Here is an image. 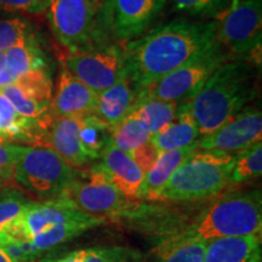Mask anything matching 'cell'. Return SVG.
Wrapping results in <instances>:
<instances>
[{
	"instance_id": "cell-1",
	"label": "cell",
	"mask_w": 262,
	"mask_h": 262,
	"mask_svg": "<svg viewBox=\"0 0 262 262\" xmlns=\"http://www.w3.org/2000/svg\"><path fill=\"white\" fill-rule=\"evenodd\" d=\"M216 42L215 21L172 19L126 42V73L140 94Z\"/></svg>"
},
{
	"instance_id": "cell-2",
	"label": "cell",
	"mask_w": 262,
	"mask_h": 262,
	"mask_svg": "<svg viewBox=\"0 0 262 262\" xmlns=\"http://www.w3.org/2000/svg\"><path fill=\"white\" fill-rule=\"evenodd\" d=\"M254 66L243 58L221 64L194 96L183 102L201 136L208 135L248 107L257 95Z\"/></svg>"
},
{
	"instance_id": "cell-3",
	"label": "cell",
	"mask_w": 262,
	"mask_h": 262,
	"mask_svg": "<svg viewBox=\"0 0 262 262\" xmlns=\"http://www.w3.org/2000/svg\"><path fill=\"white\" fill-rule=\"evenodd\" d=\"M106 221V217L81 211L70 199L62 195L51 201H32L24 215L5 234L29 242L42 256L58 245L73 241Z\"/></svg>"
},
{
	"instance_id": "cell-4",
	"label": "cell",
	"mask_w": 262,
	"mask_h": 262,
	"mask_svg": "<svg viewBox=\"0 0 262 262\" xmlns=\"http://www.w3.org/2000/svg\"><path fill=\"white\" fill-rule=\"evenodd\" d=\"M262 195L260 189L226 193L208 205L188 226L169 237L212 239L261 234Z\"/></svg>"
},
{
	"instance_id": "cell-5",
	"label": "cell",
	"mask_w": 262,
	"mask_h": 262,
	"mask_svg": "<svg viewBox=\"0 0 262 262\" xmlns=\"http://www.w3.org/2000/svg\"><path fill=\"white\" fill-rule=\"evenodd\" d=\"M235 156L195 149L180 164L158 194V201L194 202L212 198L229 186Z\"/></svg>"
},
{
	"instance_id": "cell-6",
	"label": "cell",
	"mask_w": 262,
	"mask_h": 262,
	"mask_svg": "<svg viewBox=\"0 0 262 262\" xmlns=\"http://www.w3.org/2000/svg\"><path fill=\"white\" fill-rule=\"evenodd\" d=\"M77 173L78 170L54 150L25 146L16 164L14 179L28 193L45 202L63 195Z\"/></svg>"
},
{
	"instance_id": "cell-7",
	"label": "cell",
	"mask_w": 262,
	"mask_h": 262,
	"mask_svg": "<svg viewBox=\"0 0 262 262\" xmlns=\"http://www.w3.org/2000/svg\"><path fill=\"white\" fill-rule=\"evenodd\" d=\"M229 60L232 55L216 42L139 95L165 102L183 103L194 96L211 74Z\"/></svg>"
},
{
	"instance_id": "cell-8",
	"label": "cell",
	"mask_w": 262,
	"mask_h": 262,
	"mask_svg": "<svg viewBox=\"0 0 262 262\" xmlns=\"http://www.w3.org/2000/svg\"><path fill=\"white\" fill-rule=\"evenodd\" d=\"M63 196L81 211L100 217L129 216L137 209L135 202L126 199L110 181L100 164L78 170Z\"/></svg>"
},
{
	"instance_id": "cell-9",
	"label": "cell",
	"mask_w": 262,
	"mask_h": 262,
	"mask_svg": "<svg viewBox=\"0 0 262 262\" xmlns=\"http://www.w3.org/2000/svg\"><path fill=\"white\" fill-rule=\"evenodd\" d=\"M45 12L55 37L70 54L96 47L97 11L88 0H49Z\"/></svg>"
},
{
	"instance_id": "cell-10",
	"label": "cell",
	"mask_w": 262,
	"mask_h": 262,
	"mask_svg": "<svg viewBox=\"0 0 262 262\" xmlns=\"http://www.w3.org/2000/svg\"><path fill=\"white\" fill-rule=\"evenodd\" d=\"M62 67L98 94L126 74L124 47L96 45L89 50L70 54L63 58Z\"/></svg>"
},
{
	"instance_id": "cell-11",
	"label": "cell",
	"mask_w": 262,
	"mask_h": 262,
	"mask_svg": "<svg viewBox=\"0 0 262 262\" xmlns=\"http://www.w3.org/2000/svg\"><path fill=\"white\" fill-rule=\"evenodd\" d=\"M215 22L216 41L229 54L244 58L253 49L261 45V0H248L231 6Z\"/></svg>"
},
{
	"instance_id": "cell-12",
	"label": "cell",
	"mask_w": 262,
	"mask_h": 262,
	"mask_svg": "<svg viewBox=\"0 0 262 262\" xmlns=\"http://www.w3.org/2000/svg\"><path fill=\"white\" fill-rule=\"evenodd\" d=\"M168 0H106L98 10L102 22L113 38L133 41L145 33L158 17Z\"/></svg>"
},
{
	"instance_id": "cell-13",
	"label": "cell",
	"mask_w": 262,
	"mask_h": 262,
	"mask_svg": "<svg viewBox=\"0 0 262 262\" xmlns=\"http://www.w3.org/2000/svg\"><path fill=\"white\" fill-rule=\"evenodd\" d=\"M262 140V113L258 108L245 107L220 127L201 137L198 148L238 156Z\"/></svg>"
},
{
	"instance_id": "cell-14",
	"label": "cell",
	"mask_w": 262,
	"mask_h": 262,
	"mask_svg": "<svg viewBox=\"0 0 262 262\" xmlns=\"http://www.w3.org/2000/svg\"><path fill=\"white\" fill-rule=\"evenodd\" d=\"M97 93L73 77L61 66L52 93L51 110L54 118H81L95 112Z\"/></svg>"
},
{
	"instance_id": "cell-15",
	"label": "cell",
	"mask_w": 262,
	"mask_h": 262,
	"mask_svg": "<svg viewBox=\"0 0 262 262\" xmlns=\"http://www.w3.org/2000/svg\"><path fill=\"white\" fill-rule=\"evenodd\" d=\"M98 163L110 181L129 201H137L142 195L145 173L129 153L108 143L100 156Z\"/></svg>"
},
{
	"instance_id": "cell-16",
	"label": "cell",
	"mask_w": 262,
	"mask_h": 262,
	"mask_svg": "<svg viewBox=\"0 0 262 262\" xmlns=\"http://www.w3.org/2000/svg\"><path fill=\"white\" fill-rule=\"evenodd\" d=\"M40 147L54 150L72 168L81 170L90 162L79 139V118H54Z\"/></svg>"
},
{
	"instance_id": "cell-17",
	"label": "cell",
	"mask_w": 262,
	"mask_h": 262,
	"mask_svg": "<svg viewBox=\"0 0 262 262\" xmlns=\"http://www.w3.org/2000/svg\"><path fill=\"white\" fill-rule=\"evenodd\" d=\"M137 95L139 94L126 73L112 86L97 94L94 116L113 129L130 113Z\"/></svg>"
},
{
	"instance_id": "cell-18",
	"label": "cell",
	"mask_w": 262,
	"mask_h": 262,
	"mask_svg": "<svg viewBox=\"0 0 262 262\" xmlns=\"http://www.w3.org/2000/svg\"><path fill=\"white\" fill-rule=\"evenodd\" d=\"M261 234L212 239L208 242L203 262H261Z\"/></svg>"
},
{
	"instance_id": "cell-19",
	"label": "cell",
	"mask_w": 262,
	"mask_h": 262,
	"mask_svg": "<svg viewBox=\"0 0 262 262\" xmlns=\"http://www.w3.org/2000/svg\"><path fill=\"white\" fill-rule=\"evenodd\" d=\"M201 137L192 113L185 103H180L172 122L152 135L150 142L158 152H164L196 145Z\"/></svg>"
},
{
	"instance_id": "cell-20",
	"label": "cell",
	"mask_w": 262,
	"mask_h": 262,
	"mask_svg": "<svg viewBox=\"0 0 262 262\" xmlns=\"http://www.w3.org/2000/svg\"><path fill=\"white\" fill-rule=\"evenodd\" d=\"M45 130L37 122L19 116L6 98L0 95V139L14 143L40 147Z\"/></svg>"
},
{
	"instance_id": "cell-21",
	"label": "cell",
	"mask_w": 262,
	"mask_h": 262,
	"mask_svg": "<svg viewBox=\"0 0 262 262\" xmlns=\"http://www.w3.org/2000/svg\"><path fill=\"white\" fill-rule=\"evenodd\" d=\"M195 149H198V143L185 148L158 152L155 164L145 175L141 199L158 201L159 192L171 178L173 171Z\"/></svg>"
},
{
	"instance_id": "cell-22",
	"label": "cell",
	"mask_w": 262,
	"mask_h": 262,
	"mask_svg": "<svg viewBox=\"0 0 262 262\" xmlns=\"http://www.w3.org/2000/svg\"><path fill=\"white\" fill-rule=\"evenodd\" d=\"M145 255L125 245H96L70 251L47 262H143Z\"/></svg>"
},
{
	"instance_id": "cell-23",
	"label": "cell",
	"mask_w": 262,
	"mask_h": 262,
	"mask_svg": "<svg viewBox=\"0 0 262 262\" xmlns=\"http://www.w3.org/2000/svg\"><path fill=\"white\" fill-rule=\"evenodd\" d=\"M4 57L5 70L11 74L14 81L16 78L32 71L48 68L44 52L33 34L26 38L24 41L6 50Z\"/></svg>"
},
{
	"instance_id": "cell-24",
	"label": "cell",
	"mask_w": 262,
	"mask_h": 262,
	"mask_svg": "<svg viewBox=\"0 0 262 262\" xmlns=\"http://www.w3.org/2000/svg\"><path fill=\"white\" fill-rule=\"evenodd\" d=\"M208 242L168 237L153 250L150 262H203Z\"/></svg>"
},
{
	"instance_id": "cell-25",
	"label": "cell",
	"mask_w": 262,
	"mask_h": 262,
	"mask_svg": "<svg viewBox=\"0 0 262 262\" xmlns=\"http://www.w3.org/2000/svg\"><path fill=\"white\" fill-rule=\"evenodd\" d=\"M152 139L148 124L137 114L130 112L112 129L110 143L123 152L131 153Z\"/></svg>"
},
{
	"instance_id": "cell-26",
	"label": "cell",
	"mask_w": 262,
	"mask_h": 262,
	"mask_svg": "<svg viewBox=\"0 0 262 262\" xmlns=\"http://www.w3.org/2000/svg\"><path fill=\"white\" fill-rule=\"evenodd\" d=\"M179 104L180 103L165 102V101L137 95L135 104L131 108L130 112L142 118L148 124L152 135H155L162 127L172 122L178 113Z\"/></svg>"
},
{
	"instance_id": "cell-27",
	"label": "cell",
	"mask_w": 262,
	"mask_h": 262,
	"mask_svg": "<svg viewBox=\"0 0 262 262\" xmlns=\"http://www.w3.org/2000/svg\"><path fill=\"white\" fill-rule=\"evenodd\" d=\"M112 127L101 122L94 114L79 118V139L84 152L90 160L100 159L101 153L110 143Z\"/></svg>"
},
{
	"instance_id": "cell-28",
	"label": "cell",
	"mask_w": 262,
	"mask_h": 262,
	"mask_svg": "<svg viewBox=\"0 0 262 262\" xmlns=\"http://www.w3.org/2000/svg\"><path fill=\"white\" fill-rule=\"evenodd\" d=\"M262 173V143H257L241 155L235 156L229 173V185H241L260 178Z\"/></svg>"
},
{
	"instance_id": "cell-29",
	"label": "cell",
	"mask_w": 262,
	"mask_h": 262,
	"mask_svg": "<svg viewBox=\"0 0 262 262\" xmlns=\"http://www.w3.org/2000/svg\"><path fill=\"white\" fill-rule=\"evenodd\" d=\"M173 9L193 17L214 18L215 21L231 6V0H170Z\"/></svg>"
},
{
	"instance_id": "cell-30",
	"label": "cell",
	"mask_w": 262,
	"mask_h": 262,
	"mask_svg": "<svg viewBox=\"0 0 262 262\" xmlns=\"http://www.w3.org/2000/svg\"><path fill=\"white\" fill-rule=\"evenodd\" d=\"M32 201L15 189H6L0 195V234L5 233L24 212Z\"/></svg>"
},
{
	"instance_id": "cell-31",
	"label": "cell",
	"mask_w": 262,
	"mask_h": 262,
	"mask_svg": "<svg viewBox=\"0 0 262 262\" xmlns=\"http://www.w3.org/2000/svg\"><path fill=\"white\" fill-rule=\"evenodd\" d=\"M31 34V25L24 18L0 19V52L9 50Z\"/></svg>"
},
{
	"instance_id": "cell-32",
	"label": "cell",
	"mask_w": 262,
	"mask_h": 262,
	"mask_svg": "<svg viewBox=\"0 0 262 262\" xmlns=\"http://www.w3.org/2000/svg\"><path fill=\"white\" fill-rule=\"evenodd\" d=\"M25 146L0 139V180L14 179L16 164Z\"/></svg>"
},
{
	"instance_id": "cell-33",
	"label": "cell",
	"mask_w": 262,
	"mask_h": 262,
	"mask_svg": "<svg viewBox=\"0 0 262 262\" xmlns=\"http://www.w3.org/2000/svg\"><path fill=\"white\" fill-rule=\"evenodd\" d=\"M48 5L49 0H0V10L6 12L42 14Z\"/></svg>"
},
{
	"instance_id": "cell-34",
	"label": "cell",
	"mask_w": 262,
	"mask_h": 262,
	"mask_svg": "<svg viewBox=\"0 0 262 262\" xmlns=\"http://www.w3.org/2000/svg\"><path fill=\"white\" fill-rule=\"evenodd\" d=\"M129 155L131 156V158L135 160L139 168L146 175L149 171V169L153 166V164H155L157 156H158V150L155 148V146L149 141V142H147L145 145L139 147V148L133 150Z\"/></svg>"
},
{
	"instance_id": "cell-35",
	"label": "cell",
	"mask_w": 262,
	"mask_h": 262,
	"mask_svg": "<svg viewBox=\"0 0 262 262\" xmlns=\"http://www.w3.org/2000/svg\"><path fill=\"white\" fill-rule=\"evenodd\" d=\"M88 2H89L90 4L94 6V9L98 12V10L101 9V6L103 5V3L106 2V0H88Z\"/></svg>"
},
{
	"instance_id": "cell-36",
	"label": "cell",
	"mask_w": 262,
	"mask_h": 262,
	"mask_svg": "<svg viewBox=\"0 0 262 262\" xmlns=\"http://www.w3.org/2000/svg\"><path fill=\"white\" fill-rule=\"evenodd\" d=\"M0 262H17V261H14L11 257H9L8 255L4 253V250L3 249H0Z\"/></svg>"
},
{
	"instance_id": "cell-37",
	"label": "cell",
	"mask_w": 262,
	"mask_h": 262,
	"mask_svg": "<svg viewBox=\"0 0 262 262\" xmlns=\"http://www.w3.org/2000/svg\"><path fill=\"white\" fill-rule=\"evenodd\" d=\"M5 68V57L4 52H0V71Z\"/></svg>"
},
{
	"instance_id": "cell-38",
	"label": "cell",
	"mask_w": 262,
	"mask_h": 262,
	"mask_svg": "<svg viewBox=\"0 0 262 262\" xmlns=\"http://www.w3.org/2000/svg\"><path fill=\"white\" fill-rule=\"evenodd\" d=\"M243 2H248V0H231V6L239 4V3H243ZM231 6H229V8H231Z\"/></svg>"
},
{
	"instance_id": "cell-39",
	"label": "cell",
	"mask_w": 262,
	"mask_h": 262,
	"mask_svg": "<svg viewBox=\"0 0 262 262\" xmlns=\"http://www.w3.org/2000/svg\"><path fill=\"white\" fill-rule=\"evenodd\" d=\"M0 189H2V180H0Z\"/></svg>"
}]
</instances>
